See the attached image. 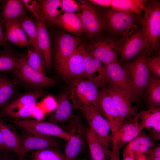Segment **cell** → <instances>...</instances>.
Here are the masks:
<instances>
[{
  "mask_svg": "<svg viewBox=\"0 0 160 160\" xmlns=\"http://www.w3.org/2000/svg\"><path fill=\"white\" fill-rule=\"evenodd\" d=\"M0 130L8 151L16 154L20 160H24L25 154L22 149L21 137L15 127L6 124L0 118Z\"/></svg>",
  "mask_w": 160,
  "mask_h": 160,
  "instance_id": "obj_21",
  "label": "cell"
},
{
  "mask_svg": "<svg viewBox=\"0 0 160 160\" xmlns=\"http://www.w3.org/2000/svg\"><path fill=\"white\" fill-rule=\"evenodd\" d=\"M147 2L145 0H112L111 7L115 10L138 16L143 10Z\"/></svg>",
  "mask_w": 160,
  "mask_h": 160,
  "instance_id": "obj_30",
  "label": "cell"
},
{
  "mask_svg": "<svg viewBox=\"0 0 160 160\" xmlns=\"http://www.w3.org/2000/svg\"><path fill=\"white\" fill-rule=\"evenodd\" d=\"M81 43L79 37L67 33H61L55 37L53 55L55 69L58 74Z\"/></svg>",
  "mask_w": 160,
  "mask_h": 160,
  "instance_id": "obj_9",
  "label": "cell"
},
{
  "mask_svg": "<svg viewBox=\"0 0 160 160\" xmlns=\"http://www.w3.org/2000/svg\"><path fill=\"white\" fill-rule=\"evenodd\" d=\"M146 157H160V146L153 148L145 156Z\"/></svg>",
  "mask_w": 160,
  "mask_h": 160,
  "instance_id": "obj_47",
  "label": "cell"
},
{
  "mask_svg": "<svg viewBox=\"0 0 160 160\" xmlns=\"http://www.w3.org/2000/svg\"><path fill=\"white\" fill-rule=\"evenodd\" d=\"M139 120L138 113L131 119L124 121L111 137L112 144L120 150L125 144L134 139L143 129Z\"/></svg>",
  "mask_w": 160,
  "mask_h": 160,
  "instance_id": "obj_18",
  "label": "cell"
},
{
  "mask_svg": "<svg viewBox=\"0 0 160 160\" xmlns=\"http://www.w3.org/2000/svg\"><path fill=\"white\" fill-rule=\"evenodd\" d=\"M120 150L116 145L113 144L112 151L105 152L108 157L110 160H120Z\"/></svg>",
  "mask_w": 160,
  "mask_h": 160,
  "instance_id": "obj_44",
  "label": "cell"
},
{
  "mask_svg": "<svg viewBox=\"0 0 160 160\" xmlns=\"http://www.w3.org/2000/svg\"><path fill=\"white\" fill-rule=\"evenodd\" d=\"M26 48V60L28 63L35 70L46 75V69L42 57L39 53L29 46Z\"/></svg>",
  "mask_w": 160,
  "mask_h": 160,
  "instance_id": "obj_37",
  "label": "cell"
},
{
  "mask_svg": "<svg viewBox=\"0 0 160 160\" xmlns=\"http://www.w3.org/2000/svg\"><path fill=\"white\" fill-rule=\"evenodd\" d=\"M16 91L15 83L7 76L0 73V108L7 105Z\"/></svg>",
  "mask_w": 160,
  "mask_h": 160,
  "instance_id": "obj_34",
  "label": "cell"
},
{
  "mask_svg": "<svg viewBox=\"0 0 160 160\" xmlns=\"http://www.w3.org/2000/svg\"><path fill=\"white\" fill-rule=\"evenodd\" d=\"M44 94L42 89H39L22 94L4 106L2 113L15 119H26L32 116L37 101Z\"/></svg>",
  "mask_w": 160,
  "mask_h": 160,
  "instance_id": "obj_4",
  "label": "cell"
},
{
  "mask_svg": "<svg viewBox=\"0 0 160 160\" xmlns=\"http://www.w3.org/2000/svg\"><path fill=\"white\" fill-rule=\"evenodd\" d=\"M40 104L46 112H49L55 110L57 103L53 96L49 95L45 98Z\"/></svg>",
  "mask_w": 160,
  "mask_h": 160,
  "instance_id": "obj_41",
  "label": "cell"
},
{
  "mask_svg": "<svg viewBox=\"0 0 160 160\" xmlns=\"http://www.w3.org/2000/svg\"><path fill=\"white\" fill-rule=\"evenodd\" d=\"M147 52L145 51L134 60L124 64L123 66L129 75L137 99L142 95L150 78L149 70L146 63Z\"/></svg>",
  "mask_w": 160,
  "mask_h": 160,
  "instance_id": "obj_7",
  "label": "cell"
},
{
  "mask_svg": "<svg viewBox=\"0 0 160 160\" xmlns=\"http://www.w3.org/2000/svg\"><path fill=\"white\" fill-rule=\"evenodd\" d=\"M1 13V12H0V47H3L4 48H8L13 50L4 38L3 31L4 26Z\"/></svg>",
  "mask_w": 160,
  "mask_h": 160,
  "instance_id": "obj_43",
  "label": "cell"
},
{
  "mask_svg": "<svg viewBox=\"0 0 160 160\" xmlns=\"http://www.w3.org/2000/svg\"><path fill=\"white\" fill-rule=\"evenodd\" d=\"M140 124L143 128L152 132L154 137L160 139V107H149L147 110H142L138 113Z\"/></svg>",
  "mask_w": 160,
  "mask_h": 160,
  "instance_id": "obj_25",
  "label": "cell"
},
{
  "mask_svg": "<svg viewBox=\"0 0 160 160\" xmlns=\"http://www.w3.org/2000/svg\"><path fill=\"white\" fill-rule=\"evenodd\" d=\"M69 82L73 108L92 109L102 116L99 98V88L102 83L81 79H73Z\"/></svg>",
  "mask_w": 160,
  "mask_h": 160,
  "instance_id": "obj_1",
  "label": "cell"
},
{
  "mask_svg": "<svg viewBox=\"0 0 160 160\" xmlns=\"http://www.w3.org/2000/svg\"><path fill=\"white\" fill-rule=\"evenodd\" d=\"M12 73L22 84L35 89L53 86L54 79L48 77L31 66L26 60V55H20L18 66Z\"/></svg>",
  "mask_w": 160,
  "mask_h": 160,
  "instance_id": "obj_6",
  "label": "cell"
},
{
  "mask_svg": "<svg viewBox=\"0 0 160 160\" xmlns=\"http://www.w3.org/2000/svg\"><path fill=\"white\" fill-rule=\"evenodd\" d=\"M81 14L85 32L92 37L100 33L106 26L105 19L89 3V1L80 0Z\"/></svg>",
  "mask_w": 160,
  "mask_h": 160,
  "instance_id": "obj_15",
  "label": "cell"
},
{
  "mask_svg": "<svg viewBox=\"0 0 160 160\" xmlns=\"http://www.w3.org/2000/svg\"><path fill=\"white\" fill-rule=\"evenodd\" d=\"M146 160H160V157H146Z\"/></svg>",
  "mask_w": 160,
  "mask_h": 160,
  "instance_id": "obj_51",
  "label": "cell"
},
{
  "mask_svg": "<svg viewBox=\"0 0 160 160\" xmlns=\"http://www.w3.org/2000/svg\"><path fill=\"white\" fill-rule=\"evenodd\" d=\"M25 7L21 0H3L1 13L3 26L6 23L18 19L26 13Z\"/></svg>",
  "mask_w": 160,
  "mask_h": 160,
  "instance_id": "obj_27",
  "label": "cell"
},
{
  "mask_svg": "<svg viewBox=\"0 0 160 160\" xmlns=\"http://www.w3.org/2000/svg\"><path fill=\"white\" fill-rule=\"evenodd\" d=\"M37 1L39 4L42 14L46 21L53 24L55 20L62 12V0Z\"/></svg>",
  "mask_w": 160,
  "mask_h": 160,
  "instance_id": "obj_29",
  "label": "cell"
},
{
  "mask_svg": "<svg viewBox=\"0 0 160 160\" xmlns=\"http://www.w3.org/2000/svg\"><path fill=\"white\" fill-rule=\"evenodd\" d=\"M136 160H146L145 156L141 154H135Z\"/></svg>",
  "mask_w": 160,
  "mask_h": 160,
  "instance_id": "obj_50",
  "label": "cell"
},
{
  "mask_svg": "<svg viewBox=\"0 0 160 160\" xmlns=\"http://www.w3.org/2000/svg\"><path fill=\"white\" fill-rule=\"evenodd\" d=\"M61 125L62 127L70 136L64 148L65 160H76L87 144V128L79 117L76 116Z\"/></svg>",
  "mask_w": 160,
  "mask_h": 160,
  "instance_id": "obj_2",
  "label": "cell"
},
{
  "mask_svg": "<svg viewBox=\"0 0 160 160\" xmlns=\"http://www.w3.org/2000/svg\"><path fill=\"white\" fill-rule=\"evenodd\" d=\"M19 19L29 41L30 47L39 53L43 59L38 46V31L36 21L26 13L20 17Z\"/></svg>",
  "mask_w": 160,
  "mask_h": 160,
  "instance_id": "obj_28",
  "label": "cell"
},
{
  "mask_svg": "<svg viewBox=\"0 0 160 160\" xmlns=\"http://www.w3.org/2000/svg\"><path fill=\"white\" fill-rule=\"evenodd\" d=\"M129 144L134 154H141L145 156L154 146L152 140L145 132L142 131Z\"/></svg>",
  "mask_w": 160,
  "mask_h": 160,
  "instance_id": "obj_33",
  "label": "cell"
},
{
  "mask_svg": "<svg viewBox=\"0 0 160 160\" xmlns=\"http://www.w3.org/2000/svg\"><path fill=\"white\" fill-rule=\"evenodd\" d=\"M107 91L115 103L124 121L129 120L137 114L138 108L132 103L137 101L127 92L104 83Z\"/></svg>",
  "mask_w": 160,
  "mask_h": 160,
  "instance_id": "obj_16",
  "label": "cell"
},
{
  "mask_svg": "<svg viewBox=\"0 0 160 160\" xmlns=\"http://www.w3.org/2000/svg\"><path fill=\"white\" fill-rule=\"evenodd\" d=\"M91 55L100 60L104 65L118 61V43L112 38L100 39L85 47Z\"/></svg>",
  "mask_w": 160,
  "mask_h": 160,
  "instance_id": "obj_17",
  "label": "cell"
},
{
  "mask_svg": "<svg viewBox=\"0 0 160 160\" xmlns=\"http://www.w3.org/2000/svg\"><path fill=\"white\" fill-rule=\"evenodd\" d=\"M62 12L64 13H78L80 12V5L74 0H62Z\"/></svg>",
  "mask_w": 160,
  "mask_h": 160,
  "instance_id": "obj_40",
  "label": "cell"
},
{
  "mask_svg": "<svg viewBox=\"0 0 160 160\" xmlns=\"http://www.w3.org/2000/svg\"><path fill=\"white\" fill-rule=\"evenodd\" d=\"M99 98L102 116L109 124L112 135L119 128L124 121L104 83H102L99 87Z\"/></svg>",
  "mask_w": 160,
  "mask_h": 160,
  "instance_id": "obj_13",
  "label": "cell"
},
{
  "mask_svg": "<svg viewBox=\"0 0 160 160\" xmlns=\"http://www.w3.org/2000/svg\"><path fill=\"white\" fill-rule=\"evenodd\" d=\"M118 43V53L124 61L132 60L148 48V41L142 28L137 25L122 36Z\"/></svg>",
  "mask_w": 160,
  "mask_h": 160,
  "instance_id": "obj_5",
  "label": "cell"
},
{
  "mask_svg": "<svg viewBox=\"0 0 160 160\" xmlns=\"http://www.w3.org/2000/svg\"><path fill=\"white\" fill-rule=\"evenodd\" d=\"M145 14L139 17L142 28L147 38V51L156 50L159 46L160 36V3L153 0L145 4Z\"/></svg>",
  "mask_w": 160,
  "mask_h": 160,
  "instance_id": "obj_3",
  "label": "cell"
},
{
  "mask_svg": "<svg viewBox=\"0 0 160 160\" xmlns=\"http://www.w3.org/2000/svg\"><path fill=\"white\" fill-rule=\"evenodd\" d=\"M36 19L38 31L39 47L43 57L45 69L48 70L51 67L53 57L50 37L43 16Z\"/></svg>",
  "mask_w": 160,
  "mask_h": 160,
  "instance_id": "obj_20",
  "label": "cell"
},
{
  "mask_svg": "<svg viewBox=\"0 0 160 160\" xmlns=\"http://www.w3.org/2000/svg\"><path fill=\"white\" fill-rule=\"evenodd\" d=\"M46 113L40 103L38 104H36L33 108L32 116L36 118V120H41Z\"/></svg>",
  "mask_w": 160,
  "mask_h": 160,
  "instance_id": "obj_42",
  "label": "cell"
},
{
  "mask_svg": "<svg viewBox=\"0 0 160 160\" xmlns=\"http://www.w3.org/2000/svg\"><path fill=\"white\" fill-rule=\"evenodd\" d=\"M25 7L36 19L43 16L40 6L37 1L35 0H21Z\"/></svg>",
  "mask_w": 160,
  "mask_h": 160,
  "instance_id": "obj_38",
  "label": "cell"
},
{
  "mask_svg": "<svg viewBox=\"0 0 160 160\" xmlns=\"http://www.w3.org/2000/svg\"><path fill=\"white\" fill-rule=\"evenodd\" d=\"M70 101V89L59 95L57 107L50 119V121L62 125L76 116L73 113V108Z\"/></svg>",
  "mask_w": 160,
  "mask_h": 160,
  "instance_id": "obj_24",
  "label": "cell"
},
{
  "mask_svg": "<svg viewBox=\"0 0 160 160\" xmlns=\"http://www.w3.org/2000/svg\"><path fill=\"white\" fill-rule=\"evenodd\" d=\"M104 65V83L127 92L137 100L135 96L132 84L127 72L118 61Z\"/></svg>",
  "mask_w": 160,
  "mask_h": 160,
  "instance_id": "obj_11",
  "label": "cell"
},
{
  "mask_svg": "<svg viewBox=\"0 0 160 160\" xmlns=\"http://www.w3.org/2000/svg\"><path fill=\"white\" fill-rule=\"evenodd\" d=\"M90 2L96 5L103 7H111L112 0H90Z\"/></svg>",
  "mask_w": 160,
  "mask_h": 160,
  "instance_id": "obj_48",
  "label": "cell"
},
{
  "mask_svg": "<svg viewBox=\"0 0 160 160\" xmlns=\"http://www.w3.org/2000/svg\"><path fill=\"white\" fill-rule=\"evenodd\" d=\"M106 25L113 33L121 35L137 25V17L133 13H127L111 8L105 14Z\"/></svg>",
  "mask_w": 160,
  "mask_h": 160,
  "instance_id": "obj_14",
  "label": "cell"
},
{
  "mask_svg": "<svg viewBox=\"0 0 160 160\" xmlns=\"http://www.w3.org/2000/svg\"><path fill=\"white\" fill-rule=\"evenodd\" d=\"M146 63L149 70L157 77H160V56L146 57Z\"/></svg>",
  "mask_w": 160,
  "mask_h": 160,
  "instance_id": "obj_39",
  "label": "cell"
},
{
  "mask_svg": "<svg viewBox=\"0 0 160 160\" xmlns=\"http://www.w3.org/2000/svg\"><path fill=\"white\" fill-rule=\"evenodd\" d=\"M5 40L20 47L29 46L30 43L19 19L9 21L4 25Z\"/></svg>",
  "mask_w": 160,
  "mask_h": 160,
  "instance_id": "obj_23",
  "label": "cell"
},
{
  "mask_svg": "<svg viewBox=\"0 0 160 160\" xmlns=\"http://www.w3.org/2000/svg\"><path fill=\"white\" fill-rule=\"evenodd\" d=\"M13 122L25 131L33 134L58 137L66 141L70 138V135L61 127L50 121L15 119Z\"/></svg>",
  "mask_w": 160,
  "mask_h": 160,
  "instance_id": "obj_8",
  "label": "cell"
},
{
  "mask_svg": "<svg viewBox=\"0 0 160 160\" xmlns=\"http://www.w3.org/2000/svg\"><path fill=\"white\" fill-rule=\"evenodd\" d=\"M123 160H136L135 154L131 149L129 144L124 150Z\"/></svg>",
  "mask_w": 160,
  "mask_h": 160,
  "instance_id": "obj_46",
  "label": "cell"
},
{
  "mask_svg": "<svg viewBox=\"0 0 160 160\" xmlns=\"http://www.w3.org/2000/svg\"><path fill=\"white\" fill-rule=\"evenodd\" d=\"M18 156L14 153L8 151L0 153V160H20Z\"/></svg>",
  "mask_w": 160,
  "mask_h": 160,
  "instance_id": "obj_45",
  "label": "cell"
},
{
  "mask_svg": "<svg viewBox=\"0 0 160 160\" xmlns=\"http://www.w3.org/2000/svg\"><path fill=\"white\" fill-rule=\"evenodd\" d=\"M31 160H65L64 154L57 148H48L32 152Z\"/></svg>",
  "mask_w": 160,
  "mask_h": 160,
  "instance_id": "obj_36",
  "label": "cell"
},
{
  "mask_svg": "<svg viewBox=\"0 0 160 160\" xmlns=\"http://www.w3.org/2000/svg\"><path fill=\"white\" fill-rule=\"evenodd\" d=\"M85 62L86 79L103 83L104 68L103 63L93 57L86 50Z\"/></svg>",
  "mask_w": 160,
  "mask_h": 160,
  "instance_id": "obj_26",
  "label": "cell"
},
{
  "mask_svg": "<svg viewBox=\"0 0 160 160\" xmlns=\"http://www.w3.org/2000/svg\"><path fill=\"white\" fill-rule=\"evenodd\" d=\"M53 24L77 36H80L85 32L80 12L61 14L55 20Z\"/></svg>",
  "mask_w": 160,
  "mask_h": 160,
  "instance_id": "obj_22",
  "label": "cell"
},
{
  "mask_svg": "<svg viewBox=\"0 0 160 160\" xmlns=\"http://www.w3.org/2000/svg\"><path fill=\"white\" fill-rule=\"evenodd\" d=\"M85 46L81 43L68 59L59 75L69 81L74 79H86Z\"/></svg>",
  "mask_w": 160,
  "mask_h": 160,
  "instance_id": "obj_12",
  "label": "cell"
},
{
  "mask_svg": "<svg viewBox=\"0 0 160 160\" xmlns=\"http://www.w3.org/2000/svg\"><path fill=\"white\" fill-rule=\"evenodd\" d=\"M6 151H8L4 144L3 136L0 130V152Z\"/></svg>",
  "mask_w": 160,
  "mask_h": 160,
  "instance_id": "obj_49",
  "label": "cell"
},
{
  "mask_svg": "<svg viewBox=\"0 0 160 160\" xmlns=\"http://www.w3.org/2000/svg\"><path fill=\"white\" fill-rule=\"evenodd\" d=\"M20 55L13 52V50L4 48L0 51V73L12 72L19 64Z\"/></svg>",
  "mask_w": 160,
  "mask_h": 160,
  "instance_id": "obj_31",
  "label": "cell"
},
{
  "mask_svg": "<svg viewBox=\"0 0 160 160\" xmlns=\"http://www.w3.org/2000/svg\"><path fill=\"white\" fill-rule=\"evenodd\" d=\"M86 137L91 160H110L94 133L89 128L87 129Z\"/></svg>",
  "mask_w": 160,
  "mask_h": 160,
  "instance_id": "obj_32",
  "label": "cell"
},
{
  "mask_svg": "<svg viewBox=\"0 0 160 160\" xmlns=\"http://www.w3.org/2000/svg\"><path fill=\"white\" fill-rule=\"evenodd\" d=\"M3 0H0V8H2V4Z\"/></svg>",
  "mask_w": 160,
  "mask_h": 160,
  "instance_id": "obj_52",
  "label": "cell"
},
{
  "mask_svg": "<svg viewBox=\"0 0 160 160\" xmlns=\"http://www.w3.org/2000/svg\"><path fill=\"white\" fill-rule=\"evenodd\" d=\"M26 132L20 137L22 149L25 154L31 151L48 148H58L59 146V142L55 137L40 135Z\"/></svg>",
  "mask_w": 160,
  "mask_h": 160,
  "instance_id": "obj_19",
  "label": "cell"
},
{
  "mask_svg": "<svg viewBox=\"0 0 160 160\" xmlns=\"http://www.w3.org/2000/svg\"><path fill=\"white\" fill-rule=\"evenodd\" d=\"M76 160H86L85 159H79L78 160L77 159Z\"/></svg>",
  "mask_w": 160,
  "mask_h": 160,
  "instance_id": "obj_53",
  "label": "cell"
},
{
  "mask_svg": "<svg viewBox=\"0 0 160 160\" xmlns=\"http://www.w3.org/2000/svg\"><path fill=\"white\" fill-rule=\"evenodd\" d=\"M146 87V97L149 107H160V79L155 76L150 75Z\"/></svg>",
  "mask_w": 160,
  "mask_h": 160,
  "instance_id": "obj_35",
  "label": "cell"
},
{
  "mask_svg": "<svg viewBox=\"0 0 160 160\" xmlns=\"http://www.w3.org/2000/svg\"><path fill=\"white\" fill-rule=\"evenodd\" d=\"M90 129L94 133L104 151H110L109 135L110 128L106 119L97 111L92 109L81 110Z\"/></svg>",
  "mask_w": 160,
  "mask_h": 160,
  "instance_id": "obj_10",
  "label": "cell"
}]
</instances>
